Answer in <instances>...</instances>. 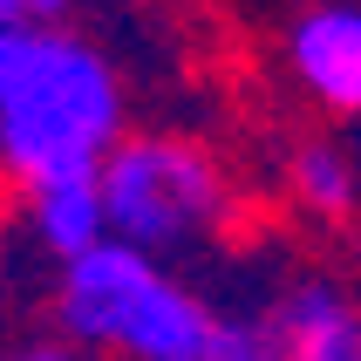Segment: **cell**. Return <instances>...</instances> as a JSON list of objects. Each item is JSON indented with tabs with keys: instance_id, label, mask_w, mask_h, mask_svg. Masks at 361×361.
<instances>
[{
	"instance_id": "obj_1",
	"label": "cell",
	"mask_w": 361,
	"mask_h": 361,
	"mask_svg": "<svg viewBox=\"0 0 361 361\" xmlns=\"http://www.w3.org/2000/svg\"><path fill=\"white\" fill-rule=\"evenodd\" d=\"M123 137V82L68 27H0V171L35 191L96 178Z\"/></svg>"
},
{
	"instance_id": "obj_2",
	"label": "cell",
	"mask_w": 361,
	"mask_h": 361,
	"mask_svg": "<svg viewBox=\"0 0 361 361\" xmlns=\"http://www.w3.org/2000/svg\"><path fill=\"white\" fill-rule=\"evenodd\" d=\"M55 321L75 348H102L116 361H198L219 314L171 266L102 239L96 252L61 266Z\"/></svg>"
},
{
	"instance_id": "obj_3",
	"label": "cell",
	"mask_w": 361,
	"mask_h": 361,
	"mask_svg": "<svg viewBox=\"0 0 361 361\" xmlns=\"http://www.w3.org/2000/svg\"><path fill=\"white\" fill-rule=\"evenodd\" d=\"M96 191H102L109 245H130L157 266L212 239L232 212V184H225L219 157L191 137H171V130L116 137V150L96 164Z\"/></svg>"
},
{
	"instance_id": "obj_4",
	"label": "cell",
	"mask_w": 361,
	"mask_h": 361,
	"mask_svg": "<svg viewBox=\"0 0 361 361\" xmlns=\"http://www.w3.org/2000/svg\"><path fill=\"white\" fill-rule=\"evenodd\" d=\"M252 321L266 334V361H361V300L334 280H293Z\"/></svg>"
},
{
	"instance_id": "obj_5",
	"label": "cell",
	"mask_w": 361,
	"mask_h": 361,
	"mask_svg": "<svg viewBox=\"0 0 361 361\" xmlns=\"http://www.w3.org/2000/svg\"><path fill=\"white\" fill-rule=\"evenodd\" d=\"M286 61H293V82L321 109L361 116V7L355 0L307 7L293 20V35H286Z\"/></svg>"
},
{
	"instance_id": "obj_6",
	"label": "cell",
	"mask_w": 361,
	"mask_h": 361,
	"mask_svg": "<svg viewBox=\"0 0 361 361\" xmlns=\"http://www.w3.org/2000/svg\"><path fill=\"white\" fill-rule=\"evenodd\" d=\"M27 232H35V245H41L55 266L82 259V252H96V245L109 239L96 178H55V184H35V191H27Z\"/></svg>"
},
{
	"instance_id": "obj_7",
	"label": "cell",
	"mask_w": 361,
	"mask_h": 361,
	"mask_svg": "<svg viewBox=\"0 0 361 361\" xmlns=\"http://www.w3.org/2000/svg\"><path fill=\"white\" fill-rule=\"evenodd\" d=\"M286 198L300 204L307 219H348L361 204V171H355V157H348L341 143H327V137H314V143H300L293 157H286Z\"/></svg>"
},
{
	"instance_id": "obj_8",
	"label": "cell",
	"mask_w": 361,
	"mask_h": 361,
	"mask_svg": "<svg viewBox=\"0 0 361 361\" xmlns=\"http://www.w3.org/2000/svg\"><path fill=\"white\" fill-rule=\"evenodd\" d=\"M198 361H266V334L252 314H219L212 321V341H204Z\"/></svg>"
},
{
	"instance_id": "obj_9",
	"label": "cell",
	"mask_w": 361,
	"mask_h": 361,
	"mask_svg": "<svg viewBox=\"0 0 361 361\" xmlns=\"http://www.w3.org/2000/svg\"><path fill=\"white\" fill-rule=\"evenodd\" d=\"M68 0H0V27H61Z\"/></svg>"
},
{
	"instance_id": "obj_10",
	"label": "cell",
	"mask_w": 361,
	"mask_h": 361,
	"mask_svg": "<svg viewBox=\"0 0 361 361\" xmlns=\"http://www.w3.org/2000/svg\"><path fill=\"white\" fill-rule=\"evenodd\" d=\"M7 361H82L75 348H20V355H7Z\"/></svg>"
}]
</instances>
